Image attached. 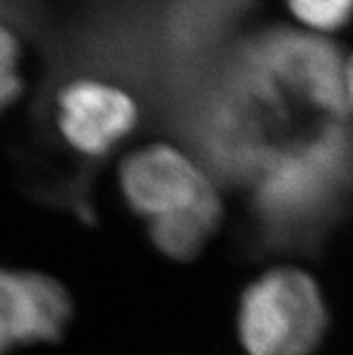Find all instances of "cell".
<instances>
[{"label":"cell","mask_w":353,"mask_h":355,"mask_svg":"<svg viewBox=\"0 0 353 355\" xmlns=\"http://www.w3.org/2000/svg\"><path fill=\"white\" fill-rule=\"evenodd\" d=\"M327 327L316 279L294 267L268 270L241 296L238 329L249 355H312Z\"/></svg>","instance_id":"2"},{"label":"cell","mask_w":353,"mask_h":355,"mask_svg":"<svg viewBox=\"0 0 353 355\" xmlns=\"http://www.w3.org/2000/svg\"><path fill=\"white\" fill-rule=\"evenodd\" d=\"M346 96H348L350 112H353V56L346 60Z\"/></svg>","instance_id":"8"},{"label":"cell","mask_w":353,"mask_h":355,"mask_svg":"<svg viewBox=\"0 0 353 355\" xmlns=\"http://www.w3.org/2000/svg\"><path fill=\"white\" fill-rule=\"evenodd\" d=\"M301 24L319 33L337 31L353 18V0H286Z\"/></svg>","instance_id":"5"},{"label":"cell","mask_w":353,"mask_h":355,"mask_svg":"<svg viewBox=\"0 0 353 355\" xmlns=\"http://www.w3.org/2000/svg\"><path fill=\"white\" fill-rule=\"evenodd\" d=\"M35 18V0H0V24L13 29H29Z\"/></svg>","instance_id":"7"},{"label":"cell","mask_w":353,"mask_h":355,"mask_svg":"<svg viewBox=\"0 0 353 355\" xmlns=\"http://www.w3.org/2000/svg\"><path fill=\"white\" fill-rule=\"evenodd\" d=\"M67 291L51 276L0 267V355L58 341L71 321Z\"/></svg>","instance_id":"4"},{"label":"cell","mask_w":353,"mask_h":355,"mask_svg":"<svg viewBox=\"0 0 353 355\" xmlns=\"http://www.w3.org/2000/svg\"><path fill=\"white\" fill-rule=\"evenodd\" d=\"M119 182L135 215L148 222L155 248L173 260H191L213 236L222 204L197 162L170 144H150L121 162Z\"/></svg>","instance_id":"1"},{"label":"cell","mask_w":353,"mask_h":355,"mask_svg":"<svg viewBox=\"0 0 353 355\" xmlns=\"http://www.w3.org/2000/svg\"><path fill=\"white\" fill-rule=\"evenodd\" d=\"M139 121L134 98L107 81L78 78L54 94V125L63 143L85 157H103Z\"/></svg>","instance_id":"3"},{"label":"cell","mask_w":353,"mask_h":355,"mask_svg":"<svg viewBox=\"0 0 353 355\" xmlns=\"http://www.w3.org/2000/svg\"><path fill=\"white\" fill-rule=\"evenodd\" d=\"M20 42L13 27L0 24V114L22 96Z\"/></svg>","instance_id":"6"}]
</instances>
